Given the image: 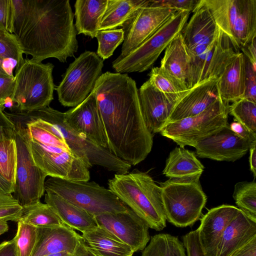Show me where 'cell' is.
Here are the masks:
<instances>
[{"label": "cell", "mask_w": 256, "mask_h": 256, "mask_svg": "<svg viewBox=\"0 0 256 256\" xmlns=\"http://www.w3.org/2000/svg\"><path fill=\"white\" fill-rule=\"evenodd\" d=\"M106 132L108 149L135 166L150 152L153 136L143 119L135 81L126 74H101L92 90Z\"/></svg>", "instance_id": "obj_1"}, {"label": "cell", "mask_w": 256, "mask_h": 256, "mask_svg": "<svg viewBox=\"0 0 256 256\" xmlns=\"http://www.w3.org/2000/svg\"><path fill=\"white\" fill-rule=\"evenodd\" d=\"M13 34L23 54L42 62H62L78 50L74 15L69 0H12Z\"/></svg>", "instance_id": "obj_2"}, {"label": "cell", "mask_w": 256, "mask_h": 256, "mask_svg": "<svg viewBox=\"0 0 256 256\" xmlns=\"http://www.w3.org/2000/svg\"><path fill=\"white\" fill-rule=\"evenodd\" d=\"M8 117L14 124L24 128L36 120L52 124L60 132L72 152L90 168L98 165L118 174H126L131 168V164L116 156L108 148L98 146L71 128L65 120L64 112L49 106L28 112H10Z\"/></svg>", "instance_id": "obj_3"}, {"label": "cell", "mask_w": 256, "mask_h": 256, "mask_svg": "<svg viewBox=\"0 0 256 256\" xmlns=\"http://www.w3.org/2000/svg\"><path fill=\"white\" fill-rule=\"evenodd\" d=\"M108 188L150 228L160 231L166 227L160 186L148 174L137 170L116 174L108 180Z\"/></svg>", "instance_id": "obj_4"}, {"label": "cell", "mask_w": 256, "mask_h": 256, "mask_svg": "<svg viewBox=\"0 0 256 256\" xmlns=\"http://www.w3.org/2000/svg\"><path fill=\"white\" fill-rule=\"evenodd\" d=\"M200 177L169 178L160 184L166 220L176 226H192L200 218L206 202Z\"/></svg>", "instance_id": "obj_5"}, {"label": "cell", "mask_w": 256, "mask_h": 256, "mask_svg": "<svg viewBox=\"0 0 256 256\" xmlns=\"http://www.w3.org/2000/svg\"><path fill=\"white\" fill-rule=\"evenodd\" d=\"M54 65L26 58L16 70L15 84L12 99L16 112H28L47 107L54 100L55 86Z\"/></svg>", "instance_id": "obj_6"}, {"label": "cell", "mask_w": 256, "mask_h": 256, "mask_svg": "<svg viewBox=\"0 0 256 256\" xmlns=\"http://www.w3.org/2000/svg\"><path fill=\"white\" fill-rule=\"evenodd\" d=\"M44 190L56 194L94 216L125 212L128 209L109 188L94 182L50 177L45 181Z\"/></svg>", "instance_id": "obj_7"}, {"label": "cell", "mask_w": 256, "mask_h": 256, "mask_svg": "<svg viewBox=\"0 0 256 256\" xmlns=\"http://www.w3.org/2000/svg\"><path fill=\"white\" fill-rule=\"evenodd\" d=\"M190 12L177 10L156 32L126 56L116 58L112 66L116 73L142 72L150 68L186 23Z\"/></svg>", "instance_id": "obj_8"}, {"label": "cell", "mask_w": 256, "mask_h": 256, "mask_svg": "<svg viewBox=\"0 0 256 256\" xmlns=\"http://www.w3.org/2000/svg\"><path fill=\"white\" fill-rule=\"evenodd\" d=\"M229 106L220 98L198 115L167 122L160 132L180 148L194 147L200 141L228 124Z\"/></svg>", "instance_id": "obj_9"}, {"label": "cell", "mask_w": 256, "mask_h": 256, "mask_svg": "<svg viewBox=\"0 0 256 256\" xmlns=\"http://www.w3.org/2000/svg\"><path fill=\"white\" fill-rule=\"evenodd\" d=\"M14 126L17 160L12 196L24 208L40 201L45 192L47 175L34 160L27 128Z\"/></svg>", "instance_id": "obj_10"}, {"label": "cell", "mask_w": 256, "mask_h": 256, "mask_svg": "<svg viewBox=\"0 0 256 256\" xmlns=\"http://www.w3.org/2000/svg\"><path fill=\"white\" fill-rule=\"evenodd\" d=\"M103 66V60L94 52L85 51L76 58L56 88L60 103L75 107L84 100L93 90Z\"/></svg>", "instance_id": "obj_11"}, {"label": "cell", "mask_w": 256, "mask_h": 256, "mask_svg": "<svg viewBox=\"0 0 256 256\" xmlns=\"http://www.w3.org/2000/svg\"><path fill=\"white\" fill-rule=\"evenodd\" d=\"M29 142L35 163L47 176L74 181L90 180V167L71 150L45 146L30 138Z\"/></svg>", "instance_id": "obj_12"}, {"label": "cell", "mask_w": 256, "mask_h": 256, "mask_svg": "<svg viewBox=\"0 0 256 256\" xmlns=\"http://www.w3.org/2000/svg\"><path fill=\"white\" fill-rule=\"evenodd\" d=\"M176 11L149 5L136 10L122 25L124 40L121 53L118 58H122L130 54L156 32Z\"/></svg>", "instance_id": "obj_13"}, {"label": "cell", "mask_w": 256, "mask_h": 256, "mask_svg": "<svg viewBox=\"0 0 256 256\" xmlns=\"http://www.w3.org/2000/svg\"><path fill=\"white\" fill-rule=\"evenodd\" d=\"M94 218L98 226L116 236L134 252L142 250L150 239L147 224L129 208L125 212L105 214Z\"/></svg>", "instance_id": "obj_14"}, {"label": "cell", "mask_w": 256, "mask_h": 256, "mask_svg": "<svg viewBox=\"0 0 256 256\" xmlns=\"http://www.w3.org/2000/svg\"><path fill=\"white\" fill-rule=\"evenodd\" d=\"M254 143L240 137L230 129L228 124L216 132L200 141L194 148L198 157L233 162L244 156Z\"/></svg>", "instance_id": "obj_15"}, {"label": "cell", "mask_w": 256, "mask_h": 256, "mask_svg": "<svg viewBox=\"0 0 256 256\" xmlns=\"http://www.w3.org/2000/svg\"><path fill=\"white\" fill-rule=\"evenodd\" d=\"M64 116L71 128L98 146L108 148L106 132L93 90L81 104L64 112Z\"/></svg>", "instance_id": "obj_16"}, {"label": "cell", "mask_w": 256, "mask_h": 256, "mask_svg": "<svg viewBox=\"0 0 256 256\" xmlns=\"http://www.w3.org/2000/svg\"><path fill=\"white\" fill-rule=\"evenodd\" d=\"M240 209L222 204L210 210L201 218L197 229L198 240L205 256H217L224 232Z\"/></svg>", "instance_id": "obj_17"}, {"label": "cell", "mask_w": 256, "mask_h": 256, "mask_svg": "<svg viewBox=\"0 0 256 256\" xmlns=\"http://www.w3.org/2000/svg\"><path fill=\"white\" fill-rule=\"evenodd\" d=\"M142 114L144 123L153 134L160 132L168 122L176 102L157 90L148 80L138 90Z\"/></svg>", "instance_id": "obj_18"}, {"label": "cell", "mask_w": 256, "mask_h": 256, "mask_svg": "<svg viewBox=\"0 0 256 256\" xmlns=\"http://www.w3.org/2000/svg\"><path fill=\"white\" fill-rule=\"evenodd\" d=\"M218 80L211 79L189 89L175 104L168 122L198 115L214 104L220 98Z\"/></svg>", "instance_id": "obj_19"}, {"label": "cell", "mask_w": 256, "mask_h": 256, "mask_svg": "<svg viewBox=\"0 0 256 256\" xmlns=\"http://www.w3.org/2000/svg\"><path fill=\"white\" fill-rule=\"evenodd\" d=\"M82 236L65 224L38 228L36 245L32 256L67 252L74 254L80 242Z\"/></svg>", "instance_id": "obj_20"}, {"label": "cell", "mask_w": 256, "mask_h": 256, "mask_svg": "<svg viewBox=\"0 0 256 256\" xmlns=\"http://www.w3.org/2000/svg\"><path fill=\"white\" fill-rule=\"evenodd\" d=\"M239 48L220 30L208 47L198 84L218 80L226 66L240 53Z\"/></svg>", "instance_id": "obj_21"}, {"label": "cell", "mask_w": 256, "mask_h": 256, "mask_svg": "<svg viewBox=\"0 0 256 256\" xmlns=\"http://www.w3.org/2000/svg\"><path fill=\"white\" fill-rule=\"evenodd\" d=\"M192 15L180 32L188 49L199 44L210 45L219 28L204 0H200Z\"/></svg>", "instance_id": "obj_22"}, {"label": "cell", "mask_w": 256, "mask_h": 256, "mask_svg": "<svg viewBox=\"0 0 256 256\" xmlns=\"http://www.w3.org/2000/svg\"><path fill=\"white\" fill-rule=\"evenodd\" d=\"M184 90L190 71V56L180 33L178 34L165 49L160 66Z\"/></svg>", "instance_id": "obj_23"}, {"label": "cell", "mask_w": 256, "mask_h": 256, "mask_svg": "<svg viewBox=\"0 0 256 256\" xmlns=\"http://www.w3.org/2000/svg\"><path fill=\"white\" fill-rule=\"evenodd\" d=\"M44 202L64 224L74 230L84 233L98 226L94 216L54 192H46Z\"/></svg>", "instance_id": "obj_24"}, {"label": "cell", "mask_w": 256, "mask_h": 256, "mask_svg": "<svg viewBox=\"0 0 256 256\" xmlns=\"http://www.w3.org/2000/svg\"><path fill=\"white\" fill-rule=\"evenodd\" d=\"M254 236H256V222L240 210L224 232L217 256H228Z\"/></svg>", "instance_id": "obj_25"}, {"label": "cell", "mask_w": 256, "mask_h": 256, "mask_svg": "<svg viewBox=\"0 0 256 256\" xmlns=\"http://www.w3.org/2000/svg\"><path fill=\"white\" fill-rule=\"evenodd\" d=\"M218 89L221 100L229 104L244 98L246 90V62L240 52L226 68L218 79Z\"/></svg>", "instance_id": "obj_26"}, {"label": "cell", "mask_w": 256, "mask_h": 256, "mask_svg": "<svg viewBox=\"0 0 256 256\" xmlns=\"http://www.w3.org/2000/svg\"><path fill=\"white\" fill-rule=\"evenodd\" d=\"M82 236L97 256H132L134 253L130 246L100 226L82 233Z\"/></svg>", "instance_id": "obj_27"}, {"label": "cell", "mask_w": 256, "mask_h": 256, "mask_svg": "<svg viewBox=\"0 0 256 256\" xmlns=\"http://www.w3.org/2000/svg\"><path fill=\"white\" fill-rule=\"evenodd\" d=\"M108 0H77L74 4L75 28L78 34L92 38L100 29Z\"/></svg>", "instance_id": "obj_28"}, {"label": "cell", "mask_w": 256, "mask_h": 256, "mask_svg": "<svg viewBox=\"0 0 256 256\" xmlns=\"http://www.w3.org/2000/svg\"><path fill=\"white\" fill-rule=\"evenodd\" d=\"M204 168L193 152L176 147L170 152L162 174L170 178H182L201 176Z\"/></svg>", "instance_id": "obj_29"}, {"label": "cell", "mask_w": 256, "mask_h": 256, "mask_svg": "<svg viewBox=\"0 0 256 256\" xmlns=\"http://www.w3.org/2000/svg\"><path fill=\"white\" fill-rule=\"evenodd\" d=\"M256 38V0H242L234 23L232 40L241 49Z\"/></svg>", "instance_id": "obj_30"}, {"label": "cell", "mask_w": 256, "mask_h": 256, "mask_svg": "<svg viewBox=\"0 0 256 256\" xmlns=\"http://www.w3.org/2000/svg\"><path fill=\"white\" fill-rule=\"evenodd\" d=\"M149 3L150 0H108L99 30L122 26L136 10Z\"/></svg>", "instance_id": "obj_31"}, {"label": "cell", "mask_w": 256, "mask_h": 256, "mask_svg": "<svg viewBox=\"0 0 256 256\" xmlns=\"http://www.w3.org/2000/svg\"><path fill=\"white\" fill-rule=\"evenodd\" d=\"M218 28L232 40L234 23L242 0H204Z\"/></svg>", "instance_id": "obj_32"}, {"label": "cell", "mask_w": 256, "mask_h": 256, "mask_svg": "<svg viewBox=\"0 0 256 256\" xmlns=\"http://www.w3.org/2000/svg\"><path fill=\"white\" fill-rule=\"evenodd\" d=\"M150 240L141 256H187L182 242L176 236L158 234Z\"/></svg>", "instance_id": "obj_33"}, {"label": "cell", "mask_w": 256, "mask_h": 256, "mask_svg": "<svg viewBox=\"0 0 256 256\" xmlns=\"http://www.w3.org/2000/svg\"><path fill=\"white\" fill-rule=\"evenodd\" d=\"M36 228H44L64 224L52 208L40 201L24 207L20 218Z\"/></svg>", "instance_id": "obj_34"}, {"label": "cell", "mask_w": 256, "mask_h": 256, "mask_svg": "<svg viewBox=\"0 0 256 256\" xmlns=\"http://www.w3.org/2000/svg\"><path fill=\"white\" fill-rule=\"evenodd\" d=\"M16 160V146L14 138L2 135L0 138V174L14 186Z\"/></svg>", "instance_id": "obj_35"}, {"label": "cell", "mask_w": 256, "mask_h": 256, "mask_svg": "<svg viewBox=\"0 0 256 256\" xmlns=\"http://www.w3.org/2000/svg\"><path fill=\"white\" fill-rule=\"evenodd\" d=\"M235 203L252 220L256 222V182H241L235 184L232 195Z\"/></svg>", "instance_id": "obj_36"}, {"label": "cell", "mask_w": 256, "mask_h": 256, "mask_svg": "<svg viewBox=\"0 0 256 256\" xmlns=\"http://www.w3.org/2000/svg\"><path fill=\"white\" fill-rule=\"evenodd\" d=\"M148 81L157 90L172 100L177 102L186 94L187 90L180 86L160 67L153 68L149 74Z\"/></svg>", "instance_id": "obj_37"}, {"label": "cell", "mask_w": 256, "mask_h": 256, "mask_svg": "<svg viewBox=\"0 0 256 256\" xmlns=\"http://www.w3.org/2000/svg\"><path fill=\"white\" fill-rule=\"evenodd\" d=\"M38 238V228L20 219L14 240L17 256H32Z\"/></svg>", "instance_id": "obj_38"}, {"label": "cell", "mask_w": 256, "mask_h": 256, "mask_svg": "<svg viewBox=\"0 0 256 256\" xmlns=\"http://www.w3.org/2000/svg\"><path fill=\"white\" fill-rule=\"evenodd\" d=\"M228 113L234 120L256 134V103L242 98L229 106Z\"/></svg>", "instance_id": "obj_39"}, {"label": "cell", "mask_w": 256, "mask_h": 256, "mask_svg": "<svg viewBox=\"0 0 256 256\" xmlns=\"http://www.w3.org/2000/svg\"><path fill=\"white\" fill-rule=\"evenodd\" d=\"M96 38L98 42L97 55L102 60L111 56L116 48L124 40L122 28L98 30Z\"/></svg>", "instance_id": "obj_40"}, {"label": "cell", "mask_w": 256, "mask_h": 256, "mask_svg": "<svg viewBox=\"0 0 256 256\" xmlns=\"http://www.w3.org/2000/svg\"><path fill=\"white\" fill-rule=\"evenodd\" d=\"M23 52L16 36L0 26V62L12 58L17 62L16 69L23 63Z\"/></svg>", "instance_id": "obj_41"}, {"label": "cell", "mask_w": 256, "mask_h": 256, "mask_svg": "<svg viewBox=\"0 0 256 256\" xmlns=\"http://www.w3.org/2000/svg\"><path fill=\"white\" fill-rule=\"evenodd\" d=\"M25 128H27L30 138L32 140L45 146L71 150L63 138L54 135L34 122L26 124Z\"/></svg>", "instance_id": "obj_42"}, {"label": "cell", "mask_w": 256, "mask_h": 256, "mask_svg": "<svg viewBox=\"0 0 256 256\" xmlns=\"http://www.w3.org/2000/svg\"><path fill=\"white\" fill-rule=\"evenodd\" d=\"M23 208L12 194L0 191V219L18 222Z\"/></svg>", "instance_id": "obj_43"}, {"label": "cell", "mask_w": 256, "mask_h": 256, "mask_svg": "<svg viewBox=\"0 0 256 256\" xmlns=\"http://www.w3.org/2000/svg\"><path fill=\"white\" fill-rule=\"evenodd\" d=\"M200 0H150L149 6L192 12Z\"/></svg>", "instance_id": "obj_44"}, {"label": "cell", "mask_w": 256, "mask_h": 256, "mask_svg": "<svg viewBox=\"0 0 256 256\" xmlns=\"http://www.w3.org/2000/svg\"><path fill=\"white\" fill-rule=\"evenodd\" d=\"M244 58L246 62V90L243 98L256 103V68L253 66L245 56Z\"/></svg>", "instance_id": "obj_45"}, {"label": "cell", "mask_w": 256, "mask_h": 256, "mask_svg": "<svg viewBox=\"0 0 256 256\" xmlns=\"http://www.w3.org/2000/svg\"><path fill=\"white\" fill-rule=\"evenodd\" d=\"M182 244L187 256H205L198 240L197 229L184 236Z\"/></svg>", "instance_id": "obj_46"}, {"label": "cell", "mask_w": 256, "mask_h": 256, "mask_svg": "<svg viewBox=\"0 0 256 256\" xmlns=\"http://www.w3.org/2000/svg\"><path fill=\"white\" fill-rule=\"evenodd\" d=\"M14 13L12 0H0V26L12 34Z\"/></svg>", "instance_id": "obj_47"}, {"label": "cell", "mask_w": 256, "mask_h": 256, "mask_svg": "<svg viewBox=\"0 0 256 256\" xmlns=\"http://www.w3.org/2000/svg\"><path fill=\"white\" fill-rule=\"evenodd\" d=\"M14 84V76H0V108L2 110L6 102L12 98Z\"/></svg>", "instance_id": "obj_48"}, {"label": "cell", "mask_w": 256, "mask_h": 256, "mask_svg": "<svg viewBox=\"0 0 256 256\" xmlns=\"http://www.w3.org/2000/svg\"><path fill=\"white\" fill-rule=\"evenodd\" d=\"M229 126L230 129L241 138L252 144L256 142V134L248 130L239 122L234 120Z\"/></svg>", "instance_id": "obj_49"}, {"label": "cell", "mask_w": 256, "mask_h": 256, "mask_svg": "<svg viewBox=\"0 0 256 256\" xmlns=\"http://www.w3.org/2000/svg\"><path fill=\"white\" fill-rule=\"evenodd\" d=\"M228 256H256V236Z\"/></svg>", "instance_id": "obj_50"}, {"label": "cell", "mask_w": 256, "mask_h": 256, "mask_svg": "<svg viewBox=\"0 0 256 256\" xmlns=\"http://www.w3.org/2000/svg\"><path fill=\"white\" fill-rule=\"evenodd\" d=\"M15 130L14 124L0 108V138L3 134L14 138Z\"/></svg>", "instance_id": "obj_51"}, {"label": "cell", "mask_w": 256, "mask_h": 256, "mask_svg": "<svg viewBox=\"0 0 256 256\" xmlns=\"http://www.w3.org/2000/svg\"><path fill=\"white\" fill-rule=\"evenodd\" d=\"M256 38H254L251 42L246 46L240 50L243 54L256 68Z\"/></svg>", "instance_id": "obj_52"}, {"label": "cell", "mask_w": 256, "mask_h": 256, "mask_svg": "<svg viewBox=\"0 0 256 256\" xmlns=\"http://www.w3.org/2000/svg\"><path fill=\"white\" fill-rule=\"evenodd\" d=\"M0 256H17L14 238L0 244Z\"/></svg>", "instance_id": "obj_53"}, {"label": "cell", "mask_w": 256, "mask_h": 256, "mask_svg": "<svg viewBox=\"0 0 256 256\" xmlns=\"http://www.w3.org/2000/svg\"><path fill=\"white\" fill-rule=\"evenodd\" d=\"M72 256H97L86 245L83 239Z\"/></svg>", "instance_id": "obj_54"}, {"label": "cell", "mask_w": 256, "mask_h": 256, "mask_svg": "<svg viewBox=\"0 0 256 256\" xmlns=\"http://www.w3.org/2000/svg\"><path fill=\"white\" fill-rule=\"evenodd\" d=\"M250 169L254 177L256 176V142L253 144L250 149Z\"/></svg>", "instance_id": "obj_55"}, {"label": "cell", "mask_w": 256, "mask_h": 256, "mask_svg": "<svg viewBox=\"0 0 256 256\" xmlns=\"http://www.w3.org/2000/svg\"><path fill=\"white\" fill-rule=\"evenodd\" d=\"M0 190L7 194H12L14 191V186L9 182L0 174Z\"/></svg>", "instance_id": "obj_56"}, {"label": "cell", "mask_w": 256, "mask_h": 256, "mask_svg": "<svg viewBox=\"0 0 256 256\" xmlns=\"http://www.w3.org/2000/svg\"><path fill=\"white\" fill-rule=\"evenodd\" d=\"M8 221L0 219V236L8 231Z\"/></svg>", "instance_id": "obj_57"}, {"label": "cell", "mask_w": 256, "mask_h": 256, "mask_svg": "<svg viewBox=\"0 0 256 256\" xmlns=\"http://www.w3.org/2000/svg\"><path fill=\"white\" fill-rule=\"evenodd\" d=\"M72 254L67 252H58L49 254L44 256H72Z\"/></svg>", "instance_id": "obj_58"}, {"label": "cell", "mask_w": 256, "mask_h": 256, "mask_svg": "<svg viewBox=\"0 0 256 256\" xmlns=\"http://www.w3.org/2000/svg\"><path fill=\"white\" fill-rule=\"evenodd\" d=\"M8 76L6 72L3 69V68L2 67V63L0 62V76Z\"/></svg>", "instance_id": "obj_59"}, {"label": "cell", "mask_w": 256, "mask_h": 256, "mask_svg": "<svg viewBox=\"0 0 256 256\" xmlns=\"http://www.w3.org/2000/svg\"><path fill=\"white\" fill-rule=\"evenodd\" d=\"M0 191H2V190H0ZM2 192H3V191H2Z\"/></svg>", "instance_id": "obj_60"}]
</instances>
